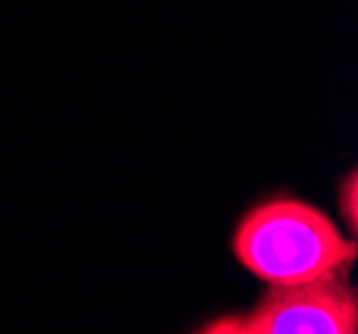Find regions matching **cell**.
I'll use <instances>...</instances> for the list:
<instances>
[{
	"label": "cell",
	"instance_id": "obj_2",
	"mask_svg": "<svg viewBox=\"0 0 358 334\" xmlns=\"http://www.w3.org/2000/svg\"><path fill=\"white\" fill-rule=\"evenodd\" d=\"M201 334H356L358 294L348 270L294 286H270L249 313L206 321Z\"/></svg>",
	"mask_w": 358,
	"mask_h": 334
},
{
	"label": "cell",
	"instance_id": "obj_3",
	"mask_svg": "<svg viewBox=\"0 0 358 334\" xmlns=\"http://www.w3.org/2000/svg\"><path fill=\"white\" fill-rule=\"evenodd\" d=\"M337 203H340V212L345 217V225L350 228V233H356L358 225V174L356 168L345 174V180H340L337 187Z\"/></svg>",
	"mask_w": 358,
	"mask_h": 334
},
{
	"label": "cell",
	"instance_id": "obj_1",
	"mask_svg": "<svg viewBox=\"0 0 358 334\" xmlns=\"http://www.w3.org/2000/svg\"><path fill=\"white\" fill-rule=\"evenodd\" d=\"M233 257L268 286H294L350 270L358 246L318 206L273 196L241 217L230 238Z\"/></svg>",
	"mask_w": 358,
	"mask_h": 334
}]
</instances>
